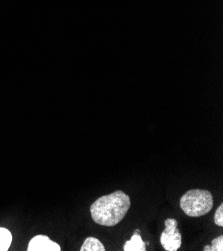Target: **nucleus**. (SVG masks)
<instances>
[{"mask_svg":"<svg viewBox=\"0 0 223 251\" xmlns=\"http://www.w3.org/2000/svg\"><path fill=\"white\" fill-rule=\"evenodd\" d=\"M12 242V235L10 231L4 227H0V251L9 249Z\"/></svg>","mask_w":223,"mask_h":251,"instance_id":"0eeeda50","label":"nucleus"},{"mask_svg":"<svg viewBox=\"0 0 223 251\" xmlns=\"http://www.w3.org/2000/svg\"><path fill=\"white\" fill-rule=\"evenodd\" d=\"M28 251H60V245L56 242L49 239L46 235H36L34 236L29 244Z\"/></svg>","mask_w":223,"mask_h":251,"instance_id":"20e7f679","label":"nucleus"},{"mask_svg":"<svg viewBox=\"0 0 223 251\" xmlns=\"http://www.w3.org/2000/svg\"><path fill=\"white\" fill-rule=\"evenodd\" d=\"M123 250L124 251H145L146 250V245L139 234V230H136L132 235V237L125 242L124 246H123Z\"/></svg>","mask_w":223,"mask_h":251,"instance_id":"39448f33","label":"nucleus"},{"mask_svg":"<svg viewBox=\"0 0 223 251\" xmlns=\"http://www.w3.org/2000/svg\"><path fill=\"white\" fill-rule=\"evenodd\" d=\"M180 207L190 217L203 216L213 207V196L204 189L188 190L180 198Z\"/></svg>","mask_w":223,"mask_h":251,"instance_id":"f03ea898","label":"nucleus"},{"mask_svg":"<svg viewBox=\"0 0 223 251\" xmlns=\"http://www.w3.org/2000/svg\"><path fill=\"white\" fill-rule=\"evenodd\" d=\"M204 251H223V236L220 235L214 238L211 245H206L203 248Z\"/></svg>","mask_w":223,"mask_h":251,"instance_id":"6e6552de","label":"nucleus"},{"mask_svg":"<svg viewBox=\"0 0 223 251\" xmlns=\"http://www.w3.org/2000/svg\"><path fill=\"white\" fill-rule=\"evenodd\" d=\"M131 205L130 197L121 190L101 196L91 204L93 221L103 226H114L125 217Z\"/></svg>","mask_w":223,"mask_h":251,"instance_id":"f257e3e1","label":"nucleus"},{"mask_svg":"<svg viewBox=\"0 0 223 251\" xmlns=\"http://www.w3.org/2000/svg\"><path fill=\"white\" fill-rule=\"evenodd\" d=\"M165 229L161 233L160 243L166 251H177L182 243L181 233L177 228V220L167 218L164 222Z\"/></svg>","mask_w":223,"mask_h":251,"instance_id":"7ed1b4c3","label":"nucleus"},{"mask_svg":"<svg viewBox=\"0 0 223 251\" xmlns=\"http://www.w3.org/2000/svg\"><path fill=\"white\" fill-rule=\"evenodd\" d=\"M80 251H105V247L97 238L88 237L82 244Z\"/></svg>","mask_w":223,"mask_h":251,"instance_id":"423d86ee","label":"nucleus"},{"mask_svg":"<svg viewBox=\"0 0 223 251\" xmlns=\"http://www.w3.org/2000/svg\"><path fill=\"white\" fill-rule=\"evenodd\" d=\"M214 223L218 226H223V204L221 203L214 215Z\"/></svg>","mask_w":223,"mask_h":251,"instance_id":"1a4fd4ad","label":"nucleus"}]
</instances>
